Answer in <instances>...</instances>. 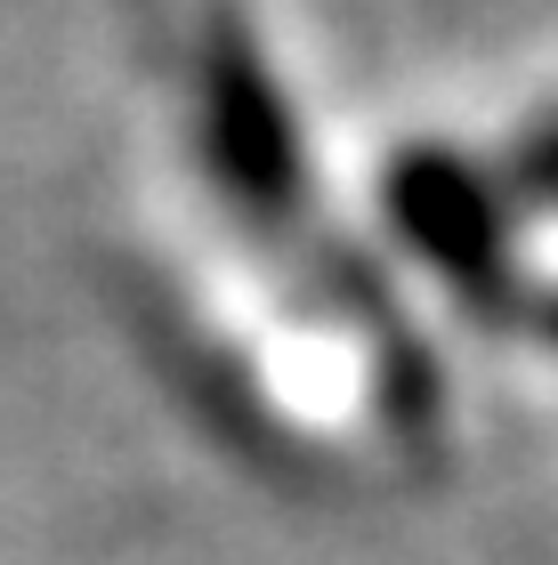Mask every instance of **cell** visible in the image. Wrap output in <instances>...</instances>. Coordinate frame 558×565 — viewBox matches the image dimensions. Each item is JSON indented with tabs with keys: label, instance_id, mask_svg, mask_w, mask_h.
Segmentation results:
<instances>
[{
	"label": "cell",
	"instance_id": "obj_1",
	"mask_svg": "<svg viewBox=\"0 0 558 565\" xmlns=\"http://www.w3.org/2000/svg\"><path fill=\"white\" fill-rule=\"evenodd\" d=\"M380 211L421 267L453 282L470 316H518V250H510V194L453 146H397L380 178Z\"/></svg>",
	"mask_w": 558,
	"mask_h": 565
},
{
	"label": "cell",
	"instance_id": "obj_3",
	"mask_svg": "<svg viewBox=\"0 0 558 565\" xmlns=\"http://www.w3.org/2000/svg\"><path fill=\"white\" fill-rule=\"evenodd\" d=\"M502 194L535 202V211H558V121H543V130H526L510 170H502Z\"/></svg>",
	"mask_w": 558,
	"mask_h": 565
},
{
	"label": "cell",
	"instance_id": "obj_4",
	"mask_svg": "<svg viewBox=\"0 0 558 565\" xmlns=\"http://www.w3.org/2000/svg\"><path fill=\"white\" fill-rule=\"evenodd\" d=\"M535 323H543V340H550V348H558V291H550V299H543V316H535Z\"/></svg>",
	"mask_w": 558,
	"mask_h": 565
},
{
	"label": "cell",
	"instance_id": "obj_2",
	"mask_svg": "<svg viewBox=\"0 0 558 565\" xmlns=\"http://www.w3.org/2000/svg\"><path fill=\"white\" fill-rule=\"evenodd\" d=\"M202 162H211L219 194L260 226L299 218V202H308L299 114L284 106L251 24L227 9L211 17V41H202Z\"/></svg>",
	"mask_w": 558,
	"mask_h": 565
}]
</instances>
